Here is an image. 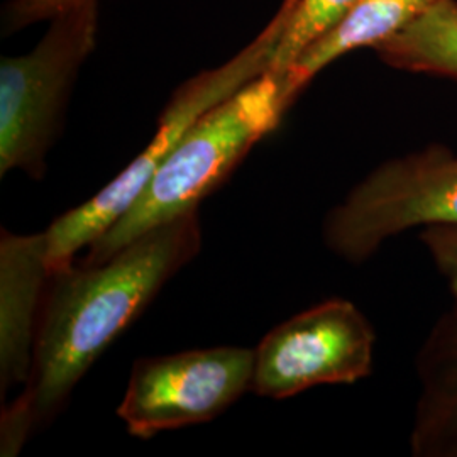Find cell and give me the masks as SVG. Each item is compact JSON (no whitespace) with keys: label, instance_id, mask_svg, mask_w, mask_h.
Returning a JSON list of instances; mask_svg holds the SVG:
<instances>
[{"label":"cell","instance_id":"10","mask_svg":"<svg viewBox=\"0 0 457 457\" xmlns=\"http://www.w3.org/2000/svg\"><path fill=\"white\" fill-rule=\"evenodd\" d=\"M437 0H360L343 22L307 49L287 73L288 88L298 97L327 65L358 48H373L405 29Z\"/></svg>","mask_w":457,"mask_h":457},{"label":"cell","instance_id":"8","mask_svg":"<svg viewBox=\"0 0 457 457\" xmlns=\"http://www.w3.org/2000/svg\"><path fill=\"white\" fill-rule=\"evenodd\" d=\"M48 239L2 230L0 239V392L28 385L48 287Z\"/></svg>","mask_w":457,"mask_h":457},{"label":"cell","instance_id":"6","mask_svg":"<svg viewBox=\"0 0 457 457\" xmlns=\"http://www.w3.org/2000/svg\"><path fill=\"white\" fill-rule=\"evenodd\" d=\"M375 328L349 300L328 298L270 330L254 349L251 392L285 400L373 373Z\"/></svg>","mask_w":457,"mask_h":457},{"label":"cell","instance_id":"1","mask_svg":"<svg viewBox=\"0 0 457 457\" xmlns=\"http://www.w3.org/2000/svg\"><path fill=\"white\" fill-rule=\"evenodd\" d=\"M198 211L183 213L98 264L51 270L22 395L2 411V456L19 454L65 407L82 376L200 251Z\"/></svg>","mask_w":457,"mask_h":457},{"label":"cell","instance_id":"14","mask_svg":"<svg viewBox=\"0 0 457 457\" xmlns=\"http://www.w3.org/2000/svg\"><path fill=\"white\" fill-rule=\"evenodd\" d=\"M453 457H457V451H456V453H454V456H453Z\"/></svg>","mask_w":457,"mask_h":457},{"label":"cell","instance_id":"11","mask_svg":"<svg viewBox=\"0 0 457 457\" xmlns=\"http://www.w3.org/2000/svg\"><path fill=\"white\" fill-rule=\"evenodd\" d=\"M375 51L395 68L457 80V0H437Z\"/></svg>","mask_w":457,"mask_h":457},{"label":"cell","instance_id":"3","mask_svg":"<svg viewBox=\"0 0 457 457\" xmlns=\"http://www.w3.org/2000/svg\"><path fill=\"white\" fill-rule=\"evenodd\" d=\"M283 24L285 9L281 5L262 33L224 65L200 71L181 83L168 100L158 119V129L141 154L97 195L60 215L49 226V270L75 262V254L80 249L94 245L131 207L160 164L196 120L270 68Z\"/></svg>","mask_w":457,"mask_h":457},{"label":"cell","instance_id":"7","mask_svg":"<svg viewBox=\"0 0 457 457\" xmlns=\"http://www.w3.org/2000/svg\"><path fill=\"white\" fill-rule=\"evenodd\" d=\"M253 364L254 349L230 345L139 358L117 415L137 439L209 422L251 392Z\"/></svg>","mask_w":457,"mask_h":457},{"label":"cell","instance_id":"2","mask_svg":"<svg viewBox=\"0 0 457 457\" xmlns=\"http://www.w3.org/2000/svg\"><path fill=\"white\" fill-rule=\"evenodd\" d=\"M295 100L287 73L268 68L202 115L131 207L88 245L83 264L107 262L149 228L198 211L200 202L228 180L253 146L277 129Z\"/></svg>","mask_w":457,"mask_h":457},{"label":"cell","instance_id":"13","mask_svg":"<svg viewBox=\"0 0 457 457\" xmlns=\"http://www.w3.org/2000/svg\"><path fill=\"white\" fill-rule=\"evenodd\" d=\"M87 2L94 0H9L2 11V36H11L31 24L51 21Z\"/></svg>","mask_w":457,"mask_h":457},{"label":"cell","instance_id":"12","mask_svg":"<svg viewBox=\"0 0 457 457\" xmlns=\"http://www.w3.org/2000/svg\"><path fill=\"white\" fill-rule=\"evenodd\" d=\"M360 0H283L285 24L271 54L270 70L288 71L298 58L332 33Z\"/></svg>","mask_w":457,"mask_h":457},{"label":"cell","instance_id":"4","mask_svg":"<svg viewBox=\"0 0 457 457\" xmlns=\"http://www.w3.org/2000/svg\"><path fill=\"white\" fill-rule=\"evenodd\" d=\"M98 0L49 21L37 46L0 62V175L12 170L41 180L66 102L97 43Z\"/></svg>","mask_w":457,"mask_h":457},{"label":"cell","instance_id":"5","mask_svg":"<svg viewBox=\"0 0 457 457\" xmlns=\"http://www.w3.org/2000/svg\"><path fill=\"white\" fill-rule=\"evenodd\" d=\"M417 228H457V153L434 145L376 166L327 212L322 237L351 264Z\"/></svg>","mask_w":457,"mask_h":457},{"label":"cell","instance_id":"9","mask_svg":"<svg viewBox=\"0 0 457 457\" xmlns=\"http://www.w3.org/2000/svg\"><path fill=\"white\" fill-rule=\"evenodd\" d=\"M415 370L420 383L410 449L417 457L457 451V296L420 345Z\"/></svg>","mask_w":457,"mask_h":457}]
</instances>
